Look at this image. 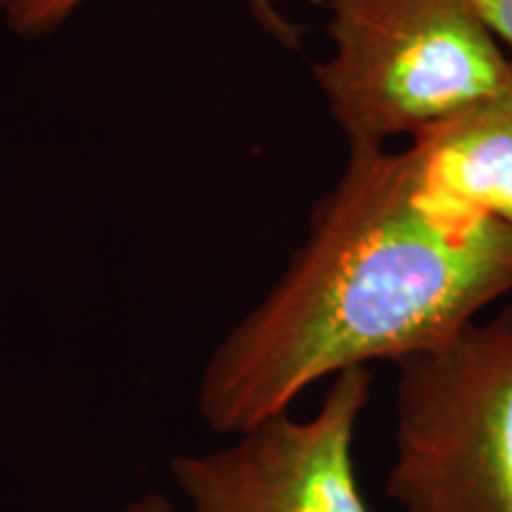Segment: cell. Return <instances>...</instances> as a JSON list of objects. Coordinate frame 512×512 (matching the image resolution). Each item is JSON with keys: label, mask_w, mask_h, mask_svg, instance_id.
Here are the masks:
<instances>
[{"label": "cell", "mask_w": 512, "mask_h": 512, "mask_svg": "<svg viewBox=\"0 0 512 512\" xmlns=\"http://www.w3.org/2000/svg\"><path fill=\"white\" fill-rule=\"evenodd\" d=\"M510 290V223L441 214L406 152L351 145L285 273L204 361L197 413L233 437L320 380L441 347Z\"/></svg>", "instance_id": "6da1fadb"}, {"label": "cell", "mask_w": 512, "mask_h": 512, "mask_svg": "<svg viewBox=\"0 0 512 512\" xmlns=\"http://www.w3.org/2000/svg\"><path fill=\"white\" fill-rule=\"evenodd\" d=\"M316 76L349 145H384L494 95L512 57L472 0H328Z\"/></svg>", "instance_id": "7a4b0ae2"}, {"label": "cell", "mask_w": 512, "mask_h": 512, "mask_svg": "<svg viewBox=\"0 0 512 512\" xmlns=\"http://www.w3.org/2000/svg\"><path fill=\"white\" fill-rule=\"evenodd\" d=\"M396 366L387 496L401 512H512V306Z\"/></svg>", "instance_id": "3957f363"}, {"label": "cell", "mask_w": 512, "mask_h": 512, "mask_svg": "<svg viewBox=\"0 0 512 512\" xmlns=\"http://www.w3.org/2000/svg\"><path fill=\"white\" fill-rule=\"evenodd\" d=\"M316 413H275L169 472L190 512H370L354 472V437L370 401V370L330 377Z\"/></svg>", "instance_id": "277c9868"}, {"label": "cell", "mask_w": 512, "mask_h": 512, "mask_svg": "<svg viewBox=\"0 0 512 512\" xmlns=\"http://www.w3.org/2000/svg\"><path fill=\"white\" fill-rule=\"evenodd\" d=\"M406 155L432 209L512 226V74L494 95L418 133Z\"/></svg>", "instance_id": "5b68a950"}, {"label": "cell", "mask_w": 512, "mask_h": 512, "mask_svg": "<svg viewBox=\"0 0 512 512\" xmlns=\"http://www.w3.org/2000/svg\"><path fill=\"white\" fill-rule=\"evenodd\" d=\"M83 3L86 0H17L5 19L19 36H43L67 22L69 15H74ZM247 3L261 27L271 31L285 46H297L299 29L280 12V3L285 0H247Z\"/></svg>", "instance_id": "8992f818"}, {"label": "cell", "mask_w": 512, "mask_h": 512, "mask_svg": "<svg viewBox=\"0 0 512 512\" xmlns=\"http://www.w3.org/2000/svg\"><path fill=\"white\" fill-rule=\"evenodd\" d=\"M477 10L482 12L498 41L508 43L512 48V0H472Z\"/></svg>", "instance_id": "52a82bcc"}, {"label": "cell", "mask_w": 512, "mask_h": 512, "mask_svg": "<svg viewBox=\"0 0 512 512\" xmlns=\"http://www.w3.org/2000/svg\"><path fill=\"white\" fill-rule=\"evenodd\" d=\"M110 512H190V510L178 508L174 501H169V498L159 494V491H147V494L133 498V501H128L121 505V508L110 510Z\"/></svg>", "instance_id": "ba28073f"}, {"label": "cell", "mask_w": 512, "mask_h": 512, "mask_svg": "<svg viewBox=\"0 0 512 512\" xmlns=\"http://www.w3.org/2000/svg\"><path fill=\"white\" fill-rule=\"evenodd\" d=\"M17 0H0V17H8V12L12 10Z\"/></svg>", "instance_id": "9c48e42d"}]
</instances>
